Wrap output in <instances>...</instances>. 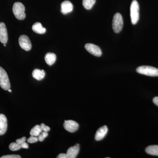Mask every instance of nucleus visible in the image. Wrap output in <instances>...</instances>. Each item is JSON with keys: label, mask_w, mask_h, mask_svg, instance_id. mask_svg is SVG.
<instances>
[{"label": "nucleus", "mask_w": 158, "mask_h": 158, "mask_svg": "<svg viewBox=\"0 0 158 158\" xmlns=\"http://www.w3.org/2000/svg\"><path fill=\"white\" fill-rule=\"evenodd\" d=\"M45 75V73L44 70L35 69L33 71L32 76L37 81H41L44 79Z\"/></svg>", "instance_id": "dca6fc26"}, {"label": "nucleus", "mask_w": 158, "mask_h": 158, "mask_svg": "<svg viewBox=\"0 0 158 158\" xmlns=\"http://www.w3.org/2000/svg\"><path fill=\"white\" fill-rule=\"evenodd\" d=\"M48 133L47 132L44 131L42 132L38 136V141H43L44 140V139L48 136Z\"/></svg>", "instance_id": "412c9836"}, {"label": "nucleus", "mask_w": 158, "mask_h": 158, "mask_svg": "<svg viewBox=\"0 0 158 158\" xmlns=\"http://www.w3.org/2000/svg\"><path fill=\"white\" fill-rule=\"evenodd\" d=\"M61 6V12L62 14L66 15L70 13L73 10V5L69 1H65L62 3Z\"/></svg>", "instance_id": "9b49d317"}, {"label": "nucleus", "mask_w": 158, "mask_h": 158, "mask_svg": "<svg viewBox=\"0 0 158 158\" xmlns=\"http://www.w3.org/2000/svg\"><path fill=\"white\" fill-rule=\"evenodd\" d=\"M131 21L133 25H135L139 19V5L136 0H133L130 8Z\"/></svg>", "instance_id": "f257e3e1"}, {"label": "nucleus", "mask_w": 158, "mask_h": 158, "mask_svg": "<svg viewBox=\"0 0 158 158\" xmlns=\"http://www.w3.org/2000/svg\"><path fill=\"white\" fill-rule=\"evenodd\" d=\"M80 144H77L74 146L69 148L66 152V158H75L78 154L80 151Z\"/></svg>", "instance_id": "9d476101"}, {"label": "nucleus", "mask_w": 158, "mask_h": 158, "mask_svg": "<svg viewBox=\"0 0 158 158\" xmlns=\"http://www.w3.org/2000/svg\"><path fill=\"white\" fill-rule=\"evenodd\" d=\"M137 72L141 74L150 77H158V69L152 66H143L138 67L136 69Z\"/></svg>", "instance_id": "f03ea898"}, {"label": "nucleus", "mask_w": 158, "mask_h": 158, "mask_svg": "<svg viewBox=\"0 0 158 158\" xmlns=\"http://www.w3.org/2000/svg\"><path fill=\"white\" fill-rule=\"evenodd\" d=\"M20 146L21 148H25V149H27L29 148V144L26 142H23L22 144H21Z\"/></svg>", "instance_id": "a878e982"}, {"label": "nucleus", "mask_w": 158, "mask_h": 158, "mask_svg": "<svg viewBox=\"0 0 158 158\" xmlns=\"http://www.w3.org/2000/svg\"><path fill=\"white\" fill-rule=\"evenodd\" d=\"M57 158H66V154L61 153L57 156Z\"/></svg>", "instance_id": "bb28decb"}, {"label": "nucleus", "mask_w": 158, "mask_h": 158, "mask_svg": "<svg viewBox=\"0 0 158 158\" xmlns=\"http://www.w3.org/2000/svg\"><path fill=\"white\" fill-rule=\"evenodd\" d=\"M108 131V129L106 126H104L99 128L95 134V140L97 141H99L103 139L106 135Z\"/></svg>", "instance_id": "f8f14e48"}, {"label": "nucleus", "mask_w": 158, "mask_h": 158, "mask_svg": "<svg viewBox=\"0 0 158 158\" xmlns=\"http://www.w3.org/2000/svg\"><path fill=\"white\" fill-rule=\"evenodd\" d=\"M32 30L35 33L38 34H44L46 30L45 28L43 27L40 23H35L32 26Z\"/></svg>", "instance_id": "2eb2a0df"}, {"label": "nucleus", "mask_w": 158, "mask_h": 158, "mask_svg": "<svg viewBox=\"0 0 158 158\" xmlns=\"http://www.w3.org/2000/svg\"><path fill=\"white\" fill-rule=\"evenodd\" d=\"M9 149L12 151L19 150L21 148L19 144H18L16 142H12L11 143L9 146Z\"/></svg>", "instance_id": "aec40b11"}, {"label": "nucleus", "mask_w": 158, "mask_h": 158, "mask_svg": "<svg viewBox=\"0 0 158 158\" xmlns=\"http://www.w3.org/2000/svg\"><path fill=\"white\" fill-rule=\"evenodd\" d=\"M19 43L20 47L26 51L31 50L32 48V44L30 39L26 35H23L20 36Z\"/></svg>", "instance_id": "423d86ee"}, {"label": "nucleus", "mask_w": 158, "mask_h": 158, "mask_svg": "<svg viewBox=\"0 0 158 158\" xmlns=\"http://www.w3.org/2000/svg\"><path fill=\"white\" fill-rule=\"evenodd\" d=\"M26 140V137H23L22 138H19V139H18L16 140V142L18 144H19L20 145L21 144H22L23 142H25Z\"/></svg>", "instance_id": "393cba45"}, {"label": "nucleus", "mask_w": 158, "mask_h": 158, "mask_svg": "<svg viewBox=\"0 0 158 158\" xmlns=\"http://www.w3.org/2000/svg\"><path fill=\"white\" fill-rule=\"evenodd\" d=\"M0 87L5 90H8L11 87L8 74L4 69L0 66Z\"/></svg>", "instance_id": "39448f33"}, {"label": "nucleus", "mask_w": 158, "mask_h": 158, "mask_svg": "<svg viewBox=\"0 0 158 158\" xmlns=\"http://www.w3.org/2000/svg\"><path fill=\"white\" fill-rule=\"evenodd\" d=\"M123 22L121 15L119 13H116L113 17L112 26L114 32L119 33L122 30Z\"/></svg>", "instance_id": "20e7f679"}, {"label": "nucleus", "mask_w": 158, "mask_h": 158, "mask_svg": "<svg viewBox=\"0 0 158 158\" xmlns=\"http://www.w3.org/2000/svg\"><path fill=\"white\" fill-rule=\"evenodd\" d=\"M8 36L7 28L4 23H0V41L3 44L7 43Z\"/></svg>", "instance_id": "1a4fd4ad"}, {"label": "nucleus", "mask_w": 158, "mask_h": 158, "mask_svg": "<svg viewBox=\"0 0 158 158\" xmlns=\"http://www.w3.org/2000/svg\"><path fill=\"white\" fill-rule=\"evenodd\" d=\"M85 48L90 53L95 56L100 57L102 55V52L100 48L93 44H87L85 45Z\"/></svg>", "instance_id": "0eeeda50"}, {"label": "nucleus", "mask_w": 158, "mask_h": 158, "mask_svg": "<svg viewBox=\"0 0 158 158\" xmlns=\"http://www.w3.org/2000/svg\"><path fill=\"white\" fill-rule=\"evenodd\" d=\"M24 6L22 3L20 2L15 3L13 5V12L14 13L15 16L19 20H23L25 19L26 14L25 13Z\"/></svg>", "instance_id": "7ed1b4c3"}, {"label": "nucleus", "mask_w": 158, "mask_h": 158, "mask_svg": "<svg viewBox=\"0 0 158 158\" xmlns=\"http://www.w3.org/2000/svg\"><path fill=\"white\" fill-rule=\"evenodd\" d=\"M21 157L18 155H6L2 156L1 157V158H20Z\"/></svg>", "instance_id": "b1692460"}, {"label": "nucleus", "mask_w": 158, "mask_h": 158, "mask_svg": "<svg viewBox=\"0 0 158 158\" xmlns=\"http://www.w3.org/2000/svg\"><path fill=\"white\" fill-rule=\"evenodd\" d=\"M40 126L42 131H44L47 132H48L50 130V128L47 126L45 125L44 123H41Z\"/></svg>", "instance_id": "5701e85b"}, {"label": "nucleus", "mask_w": 158, "mask_h": 158, "mask_svg": "<svg viewBox=\"0 0 158 158\" xmlns=\"http://www.w3.org/2000/svg\"><path fill=\"white\" fill-rule=\"evenodd\" d=\"M45 61L48 65H53L56 60V56L53 53H48L44 57Z\"/></svg>", "instance_id": "4468645a"}, {"label": "nucleus", "mask_w": 158, "mask_h": 158, "mask_svg": "<svg viewBox=\"0 0 158 158\" xmlns=\"http://www.w3.org/2000/svg\"><path fill=\"white\" fill-rule=\"evenodd\" d=\"M153 102L156 105L158 106V97H156L153 99Z\"/></svg>", "instance_id": "cd10ccee"}, {"label": "nucleus", "mask_w": 158, "mask_h": 158, "mask_svg": "<svg viewBox=\"0 0 158 158\" xmlns=\"http://www.w3.org/2000/svg\"><path fill=\"white\" fill-rule=\"evenodd\" d=\"M96 2V0H83V5L84 8L88 10L92 9Z\"/></svg>", "instance_id": "6ab92c4d"}, {"label": "nucleus", "mask_w": 158, "mask_h": 158, "mask_svg": "<svg viewBox=\"0 0 158 158\" xmlns=\"http://www.w3.org/2000/svg\"><path fill=\"white\" fill-rule=\"evenodd\" d=\"M38 141V138H37V137H36V136H31V137H30L27 140V142L30 143H36Z\"/></svg>", "instance_id": "4be33fe9"}, {"label": "nucleus", "mask_w": 158, "mask_h": 158, "mask_svg": "<svg viewBox=\"0 0 158 158\" xmlns=\"http://www.w3.org/2000/svg\"><path fill=\"white\" fill-rule=\"evenodd\" d=\"M8 127L7 119L6 116L2 114H0V135H2L6 133Z\"/></svg>", "instance_id": "ddd939ff"}, {"label": "nucleus", "mask_w": 158, "mask_h": 158, "mask_svg": "<svg viewBox=\"0 0 158 158\" xmlns=\"http://www.w3.org/2000/svg\"><path fill=\"white\" fill-rule=\"evenodd\" d=\"M8 90V91H9V92H11V89H9V90Z\"/></svg>", "instance_id": "c85d7f7f"}, {"label": "nucleus", "mask_w": 158, "mask_h": 158, "mask_svg": "<svg viewBox=\"0 0 158 158\" xmlns=\"http://www.w3.org/2000/svg\"><path fill=\"white\" fill-rule=\"evenodd\" d=\"M42 132V130L41 129V127L39 125L34 126L33 128L31 129L30 131V135L31 136H36L38 137L40 134Z\"/></svg>", "instance_id": "a211bd4d"}, {"label": "nucleus", "mask_w": 158, "mask_h": 158, "mask_svg": "<svg viewBox=\"0 0 158 158\" xmlns=\"http://www.w3.org/2000/svg\"><path fill=\"white\" fill-rule=\"evenodd\" d=\"M64 128L70 133H74L78 129L79 125L75 121L72 120H65L63 124Z\"/></svg>", "instance_id": "6e6552de"}, {"label": "nucleus", "mask_w": 158, "mask_h": 158, "mask_svg": "<svg viewBox=\"0 0 158 158\" xmlns=\"http://www.w3.org/2000/svg\"><path fill=\"white\" fill-rule=\"evenodd\" d=\"M145 152L151 155L158 156V145H150L146 148Z\"/></svg>", "instance_id": "f3484780"}]
</instances>
